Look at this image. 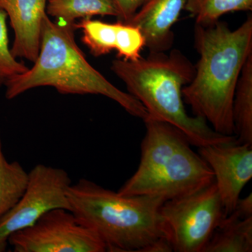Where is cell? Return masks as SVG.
I'll list each match as a JSON object with an SVG mask.
<instances>
[{
    "instance_id": "6da1fadb",
    "label": "cell",
    "mask_w": 252,
    "mask_h": 252,
    "mask_svg": "<svg viewBox=\"0 0 252 252\" xmlns=\"http://www.w3.org/2000/svg\"><path fill=\"white\" fill-rule=\"evenodd\" d=\"M195 46L200 59L193 79L182 97L194 116L205 119L214 130L235 135L233 104L242 69L252 54V17L232 31L220 21L195 24Z\"/></svg>"
},
{
    "instance_id": "7a4b0ae2",
    "label": "cell",
    "mask_w": 252,
    "mask_h": 252,
    "mask_svg": "<svg viewBox=\"0 0 252 252\" xmlns=\"http://www.w3.org/2000/svg\"><path fill=\"white\" fill-rule=\"evenodd\" d=\"M67 194L70 211L98 235L107 252H173L160 217L163 198L122 195L84 178Z\"/></svg>"
},
{
    "instance_id": "3957f363",
    "label": "cell",
    "mask_w": 252,
    "mask_h": 252,
    "mask_svg": "<svg viewBox=\"0 0 252 252\" xmlns=\"http://www.w3.org/2000/svg\"><path fill=\"white\" fill-rule=\"evenodd\" d=\"M111 69L126 84L128 94L144 106L149 117L181 131L191 145L200 147L237 138L214 130L205 119L186 112L182 89L195 74V66L178 50L169 54L149 53L136 61L114 60Z\"/></svg>"
},
{
    "instance_id": "277c9868",
    "label": "cell",
    "mask_w": 252,
    "mask_h": 252,
    "mask_svg": "<svg viewBox=\"0 0 252 252\" xmlns=\"http://www.w3.org/2000/svg\"><path fill=\"white\" fill-rule=\"evenodd\" d=\"M75 30V25L54 22L47 15L34 65L6 83V98L14 99L31 89L50 86L63 94L103 95L130 115L146 120L149 114L141 102L116 87L88 62L76 42Z\"/></svg>"
},
{
    "instance_id": "5b68a950",
    "label": "cell",
    "mask_w": 252,
    "mask_h": 252,
    "mask_svg": "<svg viewBox=\"0 0 252 252\" xmlns=\"http://www.w3.org/2000/svg\"><path fill=\"white\" fill-rule=\"evenodd\" d=\"M140 165L118 190L126 196L151 195L165 201L196 191L215 182L210 166L178 129L148 117Z\"/></svg>"
},
{
    "instance_id": "8992f818",
    "label": "cell",
    "mask_w": 252,
    "mask_h": 252,
    "mask_svg": "<svg viewBox=\"0 0 252 252\" xmlns=\"http://www.w3.org/2000/svg\"><path fill=\"white\" fill-rule=\"evenodd\" d=\"M160 214L167 240L177 252H203L227 216L215 182L167 200Z\"/></svg>"
},
{
    "instance_id": "52a82bcc",
    "label": "cell",
    "mask_w": 252,
    "mask_h": 252,
    "mask_svg": "<svg viewBox=\"0 0 252 252\" xmlns=\"http://www.w3.org/2000/svg\"><path fill=\"white\" fill-rule=\"evenodd\" d=\"M72 184L67 172L59 167L37 164L28 172L22 197L0 220V252L6 251L10 235L31 226L46 212L70 210L67 190Z\"/></svg>"
},
{
    "instance_id": "ba28073f",
    "label": "cell",
    "mask_w": 252,
    "mask_h": 252,
    "mask_svg": "<svg viewBox=\"0 0 252 252\" xmlns=\"http://www.w3.org/2000/svg\"><path fill=\"white\" fill-rule=\"evenodd\" d=\"M8 243L14 252H107L98 235L64 208L46 212L31 226L10 235Z\"/></svg>"
},
{
    "instance_id": "9c48e42d",
    "label": "cell",
    "mask_w": 252,
    "mask_h": 252,
    "mask_svg": "<svg viewBox=\"0 0 252 252\" xmlns=\"http://www.w3.org/2000/svg\"><path fill=\"white\" fill-rule=\"evenodd\" d=\"M213 172L215 185L227 216L233 212L242 190L252 178V144L238 139L198 147Z\"/></svg>"
},
{
    "instance_id": "30bf717a",
    "label": "cell",
    "mask_w": 252,
    "mask_h": 252,
    "mask_svg": "<svg viewBox=\"0 0 252 252\" xmlns=\"http://www.w3.org/2000/svg\"><path fill=\"white\" fill-rule=\"evenodd\" d=\"M49 0H0L14 32L11 53L34 63L40 48L41 27Z\"/></svg>"
},
{
    "instance_id": "8fae6325",
    "label": "cell",
    "mask_w": 252,
    "mask_h": 252,
    "mask_svg": "<svg viewBox=\"0 0 252 252\" xmlns=\"http://www.w3.org/2000/svg\"><path fill=\"white\" fill-rule=\"evenodd\" d=\"M187 0H145L129 22L140 30L150 53L166 52L171 49L172 27Z\"/></svg>"
},
{
    "instance_id": "7c38bea8",
    "label": "cell",
    "mask_w": 252,
    "mask_h": 252,
    "mask_svg": "<svg viewBox=\"0 0 252 252\" xmlns=\"http://www.w3.org/2000/svg\"><path fill=\"white\" fill-rule=\"evenodd\" d=\"M252 252V217L240 220L233 213L226 216L203 252Z\"/></svg>"
},
{
    "instance_id": "4fadbf2b",
    "label": "cell",
    "mask_w": 252,
    "mask_h": 252,
    "mask_svg": "<svg viewBox=\"0 0 252 252\" xmlns=\"http://www.w3.org/2000/svg\"><path fill=\"white\" fill-rule=\"evenodd\" d=\"M233 119L238 142L252 144V54L242 69L235 89Z\"/></svg>"
},
{
    "instance_id": "5bb4252c",
    "label": "cell",
    "mask_w": 252,
    "mask_h": 252,
    "mask_svg": "<svg viewBox=\"0 0 252 252\" xmlns=\"http://www.w3.org/2000/svg\"><path fill=\"white\" fill-rule=\"evenodd\" d=\"M46 14L68 25L94 16H117L112 0H49Z\"/></svg>"
},
{
    "instance_id": "9a60e30c",
    "label": "cell",
    "mask_w": 252,
    "mask_h": 252,
    "mask_svg": "<svg viewBox=\"0 0 252 252\" xmlns=\"http://www.w3.org/2000/svg\"><path fill=\"white\" fill-rule=\"evenodd\" d=\"M28 182V172L22 165L18 161L6 160L0 130V220L22 197Z\"/></svg>"
},
{
    "instance_id": "2e32d148",
    "label": "cell",
    "mask_w": 252,
    "mask_h": 252,
    "mask_svg": "<svg viewBox=\"0 0 252 252\" xmlns=\"http://www.w3.org/2000/svg\"><path fill=\"white\" fill-rule=\"evenodd\" d=\"M195 24L208 26L223 15L235 11H251L252 0H187L185 6Z\"/></svg>"
},
{
    "instance_id": "e0dca14e",
    "label": "cell",
    "mask_w": 252,
    "mask_h": 252,
    "mask_svg": "<svg viewBox=\"0 0 252 252\" xmlns=\"http://www.w3.org/2000/svg\"><path fill=\"white\" fill-rule=\"evenodd\" d=\"M75 28L82 31L81 40L94 57L104 56L115 50L118 23H108L84 18L75 23Z\"/></svg>"
},
{
    "instance_id": "ac0fdd59",
    "label": "cell",
    "mask_w": 252,
    "mask_h": 252,
    "mask_svg": "<svg viewBox=\"0 0 252 252\" xmlns=\"http://www.w3.org/2000/svg\"><path fill=\"white\" fill-rule=\"evenodd\" d=\"M117 41L116 51L118 59L126 61L140 59L141 51L145 47V39L138 28L117 21Z\"/></svg>"
},
{
    "instance_id": "d6986e66",
    "label": "cell",
    "mask_w": 252,
    "mask_h": 252,
    "mask_svg": "<svg viewBox=\"0 0 252 252\" xmlns=\"http://www.w3.org/2000/svg\"><path fill=\"white\" fill-rule=\"evenodd\" d=\"M6 18V12L0 9V88L28 69L26 64L17 61L9 49Z\"/></svg>"
},
{
    "instance_id": "ffe728a7",
    "label": "cell",
    "mask_w": 252,
    "mask_h": 252,
    "mask_svg": "<svg viewBox=\"0 0 252 252\" xmlns=\"http://www.w3.org/2000/svg\"><path fill=\"white\" fill-rule=\"evenodd\" d=\"M145 0H112L117 12L118 21L128 23Z\"/></svg>"
},
{
    "instance_id": "44dd1931",
    "label": "cell",
    "mask_w": 252,
    "mask_h": 252,
    "mask_svg": "<svg viewBox=\"0 0 252 252\" xmlns=\"http://www.w3.org/2000/svg\"><path fill=\"white\" fill-rule=\"evenodd\" d=\"M232 213L240 220L252 217V194L250 193L243 199H239L236 207Z\"/></svg>"
}]
</instances>
